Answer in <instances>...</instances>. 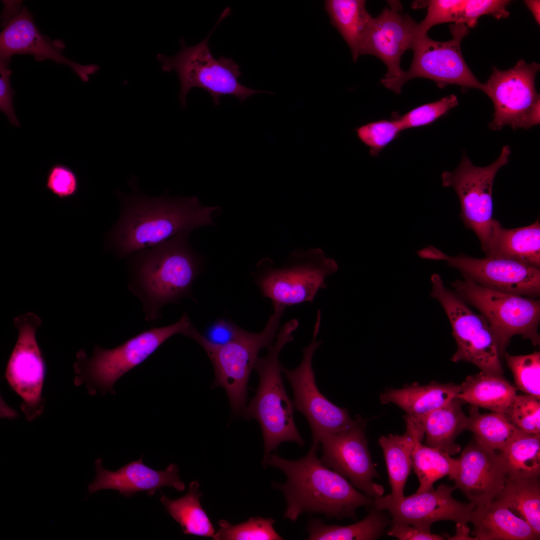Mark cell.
<instances>
[{"mask_svg": "<svg viewBox=\"0 0 540 540\" xmlns=\"http://www.w3.org/2000/svg\"><path fill=\"white\" fill-rule=\"evenodd\" d=\"M406 430L402 435L389 434L380 438L388 474L392 493L394 500L404 496V490L412 469V452L415 444L422 442L424 436V428L417 422L404 418Z\"/></svg>", "mask_w": 540, "mask_h": 540, "instance_id": "cell-25", "label": "cell"}, {"mask_svg": "<svg viewBox=\"0 0 540 540\" xmlns=\"http://www.w3.org/2000/svg\"><path fill=\"white\" fill-rule=\"evenodd\" d=\"M363 0H326L324 8L332 26L336 28L352 52L356 62L370 30L373 18Z\"/></svg>", "mask_w": 540, "mask_h": 540, "instance_id": "cell-27", "label": "cell"}, {"mask_svg": "<svg viewBox=\"0 0 540 540\" xmlns=\"http://www.w3.org/2000/svg\"><path fill=\"white\" fill-rule=\"evenodd\" d=\"M384 510L374 508L361 520L348 526L326 524L312 520L307 526L310 540H372L380 538L389 524Z\"/></svg>", "mask_w": 540, "mask_h": 540, "instance_id": "cell-31", "label": "cell"}, {"mask_svg": "<svg viewBox=\"0 0 540 540\" xmlns=\"http://www.w3.org/2000/svg\"><path fill=\"white\" fill-rule=\"evenodd\" d=\"M430 296L442 306L452 328L456 350L454 362H470L488 375L504 378L497 344L486 318L472 310L452 290L446 288L440 275L434 274Z\"/></svg>", "mask_w": 540, "mask_h": 540, "instance_id": "cell-8", "label": "cell"}, {"mask_svg": "<svg viewBox=\"0 0 540 540\" xmlns=\"http://www.w3.org/2000/svg\"><path fill=\"white\" fill-rule=\"evenodd\" d=\"M64 43L52 40L42 34L32 15L26 7L22 6L4 25L0 34V58H10L16 54H28L38 61L50 60L67 65L84 82L89 76L96 73L99 67L94 64L82 65L71 60L62 52Z\"/></svg>", "mask_w": 540, "mask_h": 540, "instance_id": "cell-19", "label": "cell"}, {"mask_svg": "<svg viewBox=\"0 0 540 540\" xmlns=\"http://www.w3.org/2000/svg\"><path fill=\"white\" fill-rule=\"evenodd\" d=\"M528 8L532 14L536 22L540 24V1L538 0H524Z\"/></svg>", "mask_w": 540, "mask_h": 540, "instance_id": "cell-48", "label": "cell"}, {"mask_svg": "<svg viewBox=\"0 0 540 540\" xmlns=\"http://www.w3.org/2000/svg\"><path fill=\"white\" fill-rule=\"evenodd\" d=\"M132 192L116 191L120 204L117 221L106 234L105 249L120 258L162 242L182 232L212 224L217 206H202L192 197L150 196L142 193L136 179Z\"/></svg>", "mask_w": 540, "mask_h": 540, "instance_id": "cell-1", "label": "cell"}, {"mask_svg": "<svg viewBox=\"0 0 540 540\" xmlns=\"http://www.w3.org/2000/svg\"><path fill=\"white\" fill-rule=\"evenodd\" d=\"M458 466L457 459L446 452L417 442L412 452V468L419 480L416 493L433 489L434 483L446 476L453 480Z\"/></svg>", "mask_w": 540, "mask_h": 540, "instance_id": "cell-35", "label": "cell"}, {"mask_svg": "<svg viewBox=\"0 0 540 540\" xmlns=\"http://www.w3.org/2000/svg\"><path fill=\"white\" fill-rule=\"evenodd\" d=\"M486 256L512 260L540 268L539 219L527 226L506 228L494 220Z\"/></svg>", "mask_w": 540, "mask_h": 540, "instance_id": "cell-24", "label": "cell"}, {"mask_svg": "<svg viewBox=\"0 0 540 540\" xmlns=\"http://www.w3.org/2000/svg\"><path fill=\"white\" fill-rule=\"evenodd\" d=\"M320 443L312 441L304 457L288 460L270 454L263 460L282 471L287 480L275 486L284 494V517L292 522L304 513L320 514L328 518L356 519V510L372 504L373 499L360 492L346 478L326 466L317 456Z\"/></svg>", "mask_w": 540, "mask_h": 540, "instance_id": "cell-2", "label": "cell"}, {"mask_svg": "<svg viewBox=\"0 0 540 540\" xmlns=\"http://www.w3.org/2000/svg\"><path fill=\"white\" fill-rule=\"evenodd\" d=\"M182 232L128 258V288L142 304L146 320L162 318V308L192 297L199 259Z\"/></svg>", "mask_w": 540, "mask_h": 540, "instance_id": "cell-3", "label": "cell"}, {"mask_svg": "<svg viewBox=\"0 0 540 540\" xmlns=\"http://www.w3.org/2000/svg\"><path fill=\"white\" fill-rule=\"evenodd\" d=\"M456 395L464 402L503 414L516 394V388L504 378L480 372L468 376Z\"/></svg>", "mask_w": 540, "mask_h": 540, "instance_id": "cell-29", "label": "cell"}, {"mask_svg": "<svg viewBox=\"0 0 540 540\" xmlns=\"http://www.w3.org/2000/svg\"><path fill=\"white\" fill-rule=\"evenodd\" d=\"M273 306L274 312L261 332H251L242 329L236 338L222 346L210 344L194 326L188 332L186 336L198 342L210 360L215 374L212 386L224 389L235 416L242 414L246 406L248 379L260 351L272 344L279 330L286 308Z\"/></svg>", "mask_w": 540, "mask_h": 540, "instance_id": "cell-6", "label": "cell"}, {"mask_svg": "<svg viewBox=\"0 0 540 540\" xmlns=\"http://www.w3.org/2000/svg\"><path fill=\"white\" fill-rule=\"evenodd\" d=\"M242 330L232 321L220 319L208 327L204 336L210 344L220 346L234 340Z\"/></svg>", "mask_w": 540, "mask_h": 540, "instance_id": "cell-45", "label": "cell"}, {"mask_svg": "<svg viewBox=\"0 0 540 540\" xmlns=\"http://www.w3.org/2000/svg\"><path fill=\"white\" fill-rule=\"evenodd\" d=\"M420 34H424L420 32L418 24L403 12L398 1H390L382 12L373 18L362 55H373L386 64L387 72L380 82L388 89L402 75L401 57L412 49Z\"/></svg>", "mask_w": 540, "mask_h": 540, "instance_id": "cell-17", "label": "cell"}, {"mask_svg": "<svg viewBox=\"0 0 540 540\" xmlns=\"http://www.w3.org/2000/svg\"><path fill=\"white\" fill-rule=\"evenodd\" d=\"M540 64L520 60L512 68H494L484 84V92L492 100L494 112L489 127L500 130L505 126L528 129L540 124V94L534 80Z\"/></svg>", "mask_w": 540, "mask_h": 540, "instance_id": "cell-13", "label": "cell"}, {"mask_svg": "<svg viewBox=\"0 0 540 540\" xmlns=\"http://www.w3.org/2000/svg\"><path fill=\"white\" fill-rule=\"evenodd\" d=\"M463 402L456 396L420 418L426 446L440 450L450 456L460 452V446L455 441L458 434L466 430L468 418L462 408Z\"/></svg>", "mask_w": 540, "mask_h": 540, "instance_id": "cell-28", "label": "cell"}, {"mask_svg": "<svg viewBox=\"0 0 540 540\" xmlns=\"http://www.w3.org/2000/svg\"><path fill=\"white\" fill-rule=\"evenodd\" d=\"M514 426L530 434H540V401L528 394H516L502 414Z\"/></svg>", "mask_w": 540, "mask_h": 540, "instance_id": "cell-38", "label": "cell"}, {"mask_svg": "<svg viewBox=\"0 0 540 540\" xmlns=\"http://www.w3.org/2000/svg\"><path fill=\"white\" fill-rule=\"evenodd\" d=\"M450 28L452 38L446 42L434 40L428 34L418 36L412 49L414 54L410 68L389 90L399 94L406 82L422 78L434 80L442 88L455 84L484 91V84L471 72L461 52V42L469 32L468 28L463 24H453Z\"/></svg>", "mask_w": 540, "mask_h": 540, "instance_id": "cell-12", "label": "cell"}, {"mask_svg": "<svg viewBox=\"0 0 540 540\" xmlns=\"http://www.w3.org/2000/svg\"><path fill=\"white\" fill-rule=\"evenodd\" d=\"M466 0H431L422 2L428 7L424 18L418 24L420 32L428 34L433 26L445 22L458 24Z\"/></svg>", "mask_w": 540, "mask_h": 540, "instance_id": "cell-41", "label": "cell"}, {"mask_svg": "<svg viewBox=\"0 0 540 540\" xmlns=\"http://www.w3.org/2000/svg\"><path fill=\"white\" fill-rule=\"evenodd\" d=\"M79 184L76 174L66 164H54L48 172L46 188L59 198L74 196L78 191Z\"/></svg>", "mask_w": 540, "mask_h": 540, "instance_id": "cell-42", "label": "cell"}, {"mask_svg": "<svg viewBox=\"0 0 540 540\" xmlns=\"http://www.w3.org/2000/svg\"><path fill=\"white\" fill-rule=\"evenodd\" d=\"M450 284L464 302L477 309L486 318L502 359L515 336L530 340L534 346L540 345L539 299L490 290L464 278Z\"/></svg>", "mask_w": 540, "mask_h": 540, "instance_id": "cell-7", "label": "cell"}, {"mask_svg": "<svg viewBox=\"0 0 540 540\" xmlns=\"http://www.w3.org/2000/svg\"><path fill=\"white\" fill-rule=\"evenodd\" d=\"M230 7L226 8L212 30L202 41L193 46L186 44L181 38L180 52L172 56L158 54L157 59L164 71H174L180 84L179 98L180 106H186L188 92L193 88H199L210 96L215 106L220 104L221 96H230L240 102L258 93H270L254 90L242 84L238 78L242 75L238 65L231 58L221 56L216 59L208 46V40L218 24L230 14Z\"/></svg>", "mask_w": 540, "mask_h": 540, "instance_id": "cell-5", "label": "cell"}, {"mask_svg": "<svg viewBox=\"0 0 540 540\" xmlns=\"http://www.w3.org/2000/svg\"><path fill=\"white\" fill-rule=\"evenodd\" d=\"M44 372L36 328L30 323L22 324L8 364L6 378L22 398V410L30 421L40 415L43 410L41 394Z\"/></svg>", "mask_w": 540, "mask_h": 540, "instance_id": "cell-20", "label": "cell"}, {"mask_svg": "<svg viewBox=\"0 0 540 540\" xmlns=\"http://www.w3.org/2000/svg\"><path fill=\"white\" fill-rule=\"evenodd\" d=\"M191 324L184 312L176 322L143 331L115 348L96 346L92 356L84 364L80 376L82 382L88 385L92 392L98 388L104 392L114 393L113 386L122 376L143 362L172 336L184 335Z\"/></svg>", "mask_w": 540, "mask_h": 540, "instance_id": "cell-11", "label": "cell"}, {"mask_svg": "<svg viewBox=\"0 0 540 540\" xmlns=\"http://www.w3.org/2000/svg\"><path fill=\"white\" fill-rule=\"evenodd\" d=\"M518 389L525 394L540 398V352L514 356L504 354Z\"/></svg>", "mask_w": 540, "mask_h": 540, "instance_id": "cell-37", "label": "cell"}, {"mask_svg": "<svg viewBox=\"0 0 540 540\" xmlns=\"http://www.w3.org/2000/svg\"><path fill=\"white\" fill-rule=\"evenodd\" d=\"M510 148L504 146L498 158L486 166L474 165L463 154L458 166L442 174V186L452 188L460 204V214L466 227L478 238L485 253L489 244L494 218L492 198L493 184L499 170L509 161Z\"/></svg>", "mask_w": 540, "mask_h": 540, "instance_id": "cell-10", "label": "cell"}, {"mask_svg": "<svg viewBox=\"0 0 540 540\" xmlns=\"http://www.w3.org/2000/svg\"><path fill=\"white\" fill-rule=\"evenodd\" d=\"M390 536L400 540H442L445 538L431 532L430 530L423 529L405 524L392 523L386 532Z\"/></svg>", "mask_w": 540, "mask_h": 540, "instance_id": "cell-46", "label": "cell"}, {"mask_svg": "<svg viewBox=\"0 0 540 540\" xmlns=\"http://www.w3.org/2000/svg\"><path fill=\"white\" fill-rule=\"evenodd\" d=\"M508 477L536 478L540 474V434L524 432L500 454Z\"/></svg>", "mask_w": 540, "mask_h": 540, "instance_id": "cell-34", "label": "cell"}, {"mask_svg": "<svg viewBox=\"0 0 540 540\" xmlns=\"http://www.w3.org/2000/svg\"><path fill=\"white\" fill-rule=\"evenodd\" d=\"M456 487L440 484L436 489L414 493L394 500L390 494L373 499L374 508L388 510L392 517L391 522L408 524L430 530L432 524L443 520L456 524H466L470 522L476 505L470 502L464 503L452 496Z\"/></svg>", "mask_w": 540, "mask_h": 540, "instance_id": "cell-16", "label": "cell"}, {"mask_svg": "<svg viewBox=\"0 0 540 540\" xmlns=\"http://www.w3.org/2000/svg\"><path fill=\"white\" fill-rule=\"evenodd\" d=\"M456 524V534L453 536H450L448 534H446L444 538H447L448 540H474V538H472L469 536L470 529L467 526L466 524L458 523Z\"/></svg>", "mask_w": 540, "mask_h": 540, "instance_id": "cell-47", "label": "cell"}, {"mask_svg": "<svg viewBox=\"0 0 540 540\" xmlns=\"http://www.w3.org/2000/svg\"><path fill=\"white\" fill-rule=\"evenodd\" d=\"M504 504L516 516L525 520L540 535V482L539 478L508 477L504 487L496 499Z\"/></svg>", "mask_w": 540, "mask_h": 540, "instance_id": "cell-32", "label": "cell"}, {"mask_svg": "<svg viewBox=\"0 0 540 540\" xmlns=\"http://www.w3.org/2000/svg\"><path fill=\"white\" fill-rule=\"evenodd\" d=\"M298 324L296 319L286 322L278 332L276 342L268 348L267 354L258 358L254 366L259 376V384L242 414L246 419H256L260 426L264 442V460L282 442H292L300 446L304 444L294 423L296 408L284 388L278 360L281 350L294 340L292 334Z\"/></svg>", "mask_w": 540, "mask_h": 540, "instance_id": "cell-4", "label": "cell"}, {"mask_svg": "<svg viewBox=\"0 0 540 540\" xmlns=\"http://www.w3.org/2000/svg\"><path fill=\"white\" fill-rule=\"evenodd\" d=\"M10 58H0V110L6 116L10 124L19 128L20 123L13 106L14 90L10 84Z\"/></svg>", "mask_w": 540, "mask_h": 540, "instance_id": "cell-44", "label": "cell"}, {"mask_svg": "<svg viewBox=\"0 0 540 540\" xmlns=\"http://www.w3.org/2000/svg\"><path fill=\"white\" fill-rule=\"evenodd\" d=\"M466 430L471 431L480 444L500 451L525 432L511 424L502 414H481L478 407L473 406L470 410Z\"/></svg>", "mask_w": 540, "mask_h": 540, "instance_id": "cell-33", "label": "cell"}, {"mask_svg": "<svg viewBox=\"0 0 540 540\" xmlns=\"http://www.w3.org/2000/svg\"><path fill=\"white\" fill-rule=\"evenodd\" d=\"M404 130L398 120L392 116L390 120L370 122L356 129L358 139L370 148L371 156H378L388 145L398 138Z\"/></svg>", "mask_w": 540, "mask_h": 540, "instance_id": "cell-39", "label": "cell"}, {"mask_svg": "<svg viewBox=\"0 0 540 540\" xmlns=\"http://www.w3.org/2000/svg\"><path fill=\"white\" fill-rule=\"evenodd\" d=\"M94 463L96 476L92 483L88 486L90 494L110 489L118 490L120 494L128 498L140 492H146L149 496H152L165 486L180 492L185 488L178 476V468L174 464H169L164 470H156L146 466L142 456L112 472L102 466L100 458L96 460Z\"/></svg>", "mask_w": 540, "mask_h": 540, "instance_id": "cell-22", "label": "cell"}, {"mask_svg": "<svg viewBox=\"0 0 540 540\" xmlns=\"http://www.w3.org/2000/svg\"><path fill=\"white\" fill-rule=\"evenodd\" d=\"M441 260L458 270L464 278L490 290L524 297L540 296V268L508 259L476 258L444 252Z\"/></svg>", "mask_w": 540, "mask_h": 540, "instance_id": "cell-18", "label": "cell"}, {"mask_svg": "<svg viewBox=\"0 0 540 540\" xmlns=\"http://www.w3.org/2000/svg\"><path fill=\"white\" fill-rule=\"evenodd\" d=\"M460 384L432 382L417 383L401 388L386 390L380 395L382 404H394L406 414V416L420 419L445 405L460 392Z\"/></svg>", "mask_w": 540, "mask_h": 540, "instance_id": "cell-26", "label": "cell"}, {"mask_svg": "<svg viewBox=\"0 0 540 540\" xmlns=\"http://www.w3.org/2000/svg\"><path fill=\"white\" fill-rule=\"evenodd\" d=\"M197 480L192 482L188 492L176 500H170L162 493L160 501L167 512L181 526L184 534L210 537L214 539L216 532L200 500L202 496Z\"/></svg>", "mask_w": 540, "mask_h": 540, "instance_id": "cell-30", "label": "cell"}, {"mask_svg": "<svg viewBox=\"0 0 540 540\" xmlns=\"http://www.w3.org/2000/svg\"><path fill=\"white\" fill-rule=\"evenodd\" d=\"M455 486L476 506L496 500L508 474L500 454L478 443L468 444L456 458Z\"/></svg>", "mask_w": 540, "mask_h": 540, "instance_id": "cell-21", "label": "cell"}, {"mask_svg": "<svg viewBox=\"0 0 540 540\" xmlns=\"http://www.w3.org/2000/svg\"><path fill=\"white\" fill-rule=\"evenodd\" d=\"M470 522L474 525V540L540 539V535L525 520L498 500L476 506Z\"/></svg>", "mask_w": 540, "mask_h": 540, "instance_id": "cell-23", "label": "cell"}, {"mask_svg": "<svg viewBox=\"0 0 540 540\" xmlns=\"http://www.w3.org/2000/svg\"><path fill=\"white\" fill-rule=\"evenodd\" d=\"M274 520L271 518L252 517L248 521L236 525L226 520L218 522L216 540H278L283 538L275 530Z\"/></svg>", "mask_w": 540, "mask_h": 540, "instance_id": "cell-36", "label": "cell"}, {"mask_svg": "<svg viewBox=\"0 0 540 540\" xmlns=\"http://www.w3.org/2000/svg\"><path fill=\"white\" fill-rule=\"evenodd\" d=\"M510 2L506 0H466L458 24L474 28L479 18L484 14L491 15L497 19L507 18L510 13L506 8Z\"/></svg>", "mask_w": 540, "mask_h": 540, "instance_id": "cell-43", "label": "cell"}, {"mask_svg": "<svg viewBox=\"0 0 540 540\" xmlns=\"http://www.w3.org/2000/svg\"><path fill=\"white\" fill-rule=\"evenodd\" d=\"M338 270L336 261L321 249L298 250L292 252L284 266L263 270L256 284L272 306L286 308L312 302L318 290L326 288V278Z\"/></svg>", "mask_w": 540, "mask_h": 540, "instance_id": "cell-9", "label": "cell"}, {"mask_svg": "<svg viewBox=\"0 0 540 540\" xmlns=\"http://www.w3.org/2000/svg\"><path fill=\"white\" fill-rule=\"evenodd\" d=\"M366 426V422L358 417L349 428L322 435L317 442L322 448L321 462L374 498L383 496L384 489L373 481L379 476L368 448Z\"/></svg>", "mask_w": 540, "mask_h": 540, "instance_id": "cell-15", "label": "cell"}, {"mask_svg": "<svg viewBox=\"0 0 540 540\" xmlns=\"http://www.w3.org/2000/svg\"><path fill=\"white\" fill-rule=\"evenodd\" d=\"M320 322L321 312L318 310L312 338L302 350L300 364L293 370H288L282 365L281 366L282 372L293 391L295 408L305 416L310 425L312 441H317L322 435L342 431L356 421L352 418L348 409L332 404L316 386L312 360L315 351L322 342V340H317Z\"/></svg>", "mask_w": 540, "mask_h": 540, "instance_id": "cell-14", "label": "cell"}, {"mask_svg": "<svg viewBox=\"0 0 540 540\" xmlns=\"http://www.w3.org/2000/svg\"><path fill=\"white\" fill-rule=\"evenodd\" d=\"M458 104L457 96L451 94L418 106L402 116L394 112L392 116L398 120L404 130L422 127L432 124Z\"/></svg>", "mask_w": 540, "mask_h": 540, "instance_id": "cell-40", "label": "cell"}]
</instances>
